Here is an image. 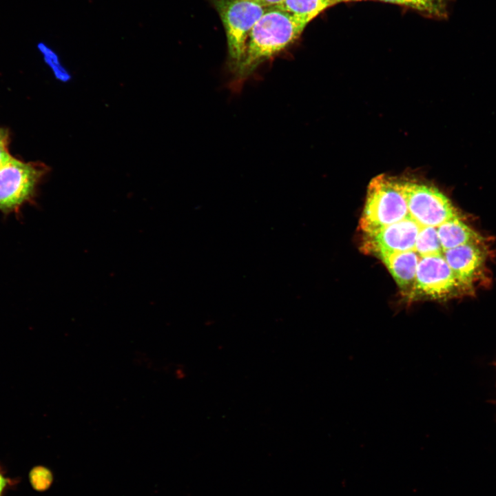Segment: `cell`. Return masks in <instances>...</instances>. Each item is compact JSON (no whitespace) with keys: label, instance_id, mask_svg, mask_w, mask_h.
Masks as SVG:
<instances>
[{"label":"cell","instance_id":"cell-1","mask_svg":"<svg viewBox=\"0 0 496 496\" xmlns=\"http://www.w3.org/2000/svg\"><path fill=\"white\" fill-rule=\"evenodd\" d=\"M309 23L288 12L269 8L252 28L242 59L234 72L239 88L258 67L293 43Z\"/></svg>","mask_w":496,"mask_h":496},{"label":"cell","instance_id":"cell-2","mask_svg":"<svg viewBox=\"0 0 496 496\" xmlns=\"http://www.w3.org/2000/svg\"><path fill=\"white\" fill-rule=\"evenodd\" d=\"M408 216L402 180L384 174L374 177L368 186L361 229L368 234Z\"/></svg>","mask_w":496,"mask_h":496},{"label":"cell","instance_id":"cell-3","mask_svg":"<svg viewBox=\"0 0 496 496\" xmlns=\"http://www.w3.org/2000/svg\"><path fill=\"white\" fill-rule=\"evenodd\" d=\"M50 170L42 162H24L12 157L0 167V211L16 214L25 204L32 203Z\"/></svg>","mask_w":496,"mask_h":496},{"label":"cell","instance_id":"cell-4","mask_svg":"<svg viewBox=\"0 0 496 496\" xmlns=\"http://www.w3.org/2000/svg\"><path fill=\"white\" fill-rule=\"evenodd\" d=\"M223 24L229 68L234 72L245 53L249 34L268 8L254 0H211Z\"/></svg>","mask_w":496,"mask_h":496},{"label":"cell","instance_id":"cell-5","mask_svg":"<svg viewBox=\"0 0 496 496\" xmlns=\"http://www.w3.org/2000/svg\"><path fill=\"white\" fill-rule=\"evenodd\" d=\"M409 215L421 227H437L453 218H460L450 200L436 187L415 181L402 180Z\"/></svg>","mask_w":496,"mask_h":496},{"label":"cell","instance_id":"cell-6","mask_svg":"<svg viewBox=\"0 0 496 496\" xmlns=\"http://www.w3.org/2000/svg\"><path fill=\"white\" fill-rule=\"evenodd\" d=\"M469 292L456 278L443 255L431 256L420 258L409 298L445 299Z\"/></svg>","mask_w":496,"mask_h":496},{"label":"cell","instance_id":"cell-7","mask_svg":"<svg viewBox=\"0 0 496 496\" xmlns=\"http://www.w3.org/2000/svg\"><path fill=\"white\" fill-rule=\"evenodd\" d=\"M421 226L410 216L366 234L367 249L377 254L415 251Z\"/></svg>","mask_w":496,"mask_h":496},{"label":"cell","instance_id":"cell-8","mask_svg":"<svg viewBox=\"0 0 496 496\" xmlns=\"http://www.w3.org/2000/svg\"><path fill=\"white\" fill-rule=\"evenodd\" d=\"M444 258L458 280L470 291L486 260L482 245L468 244L444 251Z\"/></svg>","mask_w":496,"mask_h":496},{"label":"cell","instance_id":"cell-9","mask_svg":"<svg viewBox=\"0 0 496 496\" xmlns=\"http://www.w3.org/2000/svg\"><path fill=\"white\" fill-rule=\"evenodd\" d=\"M401 290L408 296L413 289L420 256L414 251L378 254Z\"/></svg>","mask_w":496,"mask_h":496},{"label":"cell","instance_id":"cell-10","mask_svg":"<svg viewBox=\"0 0 496 496\" xmlns=\"http://www.w3.org/2000/svg\"><path fill=\"white\" fill-rule=\"evenodd\" d=\"M437 231L443 251L468 244H483L484 238L460 218L442 223Z\"/></svg>","mask_w":496,"mask_h":496},{"label":"cell","instance_id":"cell-11","mask_svg":"<svg viewBox=\"0 0 496 496\" xmlns=\"http://www.w3.org/2000/svg\"><path fill=\"white\" fill-rule=\"evenodd\" d=\"M336 3V0H285L274 8L288 12L309 23L326 8Z\"/></svg>","mask_w":496,"mask_h":496},{"label":"cell","instance_id":"cell-12","mask_svg":"<svg viewBox=\"0 0 496 496\" xmlns=\"http://www.w3.org/2000/svg\"><path fill=\"white\" fill-rule=\"evenodd\" d=\"M404 6L436 19H446L454 0H379Z\"/></svg>","mask_w":496,"mask_h":496},{"label":"cell","instance_id":"cell-13","mask_svg":"<svg viewBox=\"0 0 496 496\" xmlns=\"http://www.w3.org/2000/svg\"><path fill=\"white\" fill-rule=\"evenodd\" d=\"M415 251L421 257L443 255L437 227H422L417 236Z\"/></svg>","mask_w":496,"mask_h":496},{"label":"cell","instance_id":"cell-14","mask_svg":"<svg viewBox=\"0 0 496 496\" xmlns=\"http://www.w3.org/2000/svg\"><path fill=\"white\" fill-rule=\"evenodd\" d=\"M37 48L45 63L51 67L57 78L67 81L70 77L62 68L56 53L45 43H39Z\"/></svg>","mask_w":496,"mask_h":496},{"label":"cell","instance_id":"cell-15","mask_svg":"<svg viewBox=\"0 0 496 496\" xmlns=\"http://www.w3.org/2000/svg\"><path fill=\"white\" fill-rule=\"evenodd\" d=\"M28 477L32 488L38 491L46 490L52 481L50 471L41 466L32 468L29 473Z\"/></svg>","mask_w":496,"mask_h":496},{"label":"cell","instance_id":"cell-16","mask_svg":"<svg viewBox=\"0 0 496 496\" xmlns=\"http://www.w3.org/2000/svg\"><path fill=\"white\" fill-rule=\"evenodd\" d=\"M8 144V143L0 144V167L12 158V156L9 152Z\"/></svg>","mask_w":496,"mask_h":496},{"label":"cell","instance_id":"cell-17","mask_svg":"<svg viewBox=\"0 0 496 496\" xmlns=\"http://www.w3.org/2000/svg\"><path fill=\"white\" fill-rule=\"evenodd\" d=\"M267 8H274L281 4L285 0H254Z\"/></svg>","mask_w":496,"mask_h":496},{"label":"cell","instance_id":"cell-18","mask_svg":"<svg viewBox=\"0 0 496 496\" xmlns=\"http://www.w3.org/2000/svg\"><path fill=\"white\" fill-rule=\"evenodd\" d=\"M9 132L6 128L0 127V144L8 143Z\"/></svg>","mask_w":496,"mask_h":496},{"label":"cell","instance_id":"cell-19","mask_svg":"<svg viewBox=\"0 0 496 496\" xmlns=\"http://www.w3.org/2000/svg\"><path fill=\"white\" fill-rule=\"evenodd\" d=\"M7 484L8 479L2 473H0V496L6 487Z\"/></svg>","mask_w":496,"mask_h":496},{"label":"cell","instance_id":"cell-20","mask_svg":"<svg viewBox=\"0 0 496 496\" xmlns=\"http://www.w3.org/2000/svg\"><path fill=\"white\" fill-rule=\"evenodd\" d=\"M360 1V0H341V1Z\"/></svg>","mask_w":496,"mask_h":496},{"label":"cell","instance_id":"cell-21","mask_svg":"<svg viewBox=\"0 0 496 496\" xmlns=\"http://www.w3.org/2000/svg\"><path fill=\"white\" fill-rule=\"evenodd\" d=\"M336 1H337V2H340V1H341V0H336Z\"/></svg>","mask_w":496,"mask_h":496}]
</instances>
